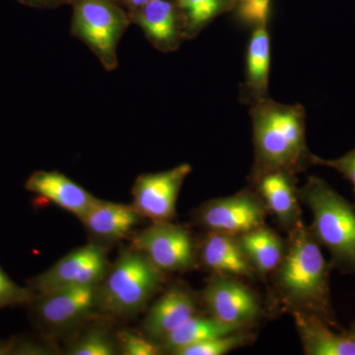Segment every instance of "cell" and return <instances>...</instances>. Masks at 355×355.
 <instances>
[{
    "label": "cell",
    "instance_id": "6da1fadb",
    "mask_svg": "<svg viewBox=\"0 0 355 355\" xmlns=\"http://www.w3.org/2000/svg\"><path fill=\"white\" fill-rule=\"evenodd\" d=\"M330 261L304 221L287 233L286 251L272 273L279 305L289 312L310 313L342 330L331 302Z\"/></svg>",
    "mask_w": 355,
    "mask_h": 355
},
{
    "label": "cell",
    "instance_id": "7a4b0ae2",
    "mask_svg": "<svg viewBox=\"0 0 355 355\" xmlns=\"http://www.w3.org/2000/svg\"><path fill=\"white\" fill-rule=\"evenodd\" d=\"M250 116L254 144L250 180L268 172L297 175L312 165L302 105L282 104L268 97L250 107Z\"/></svg>",
    "mask_w": 355,
    "mask_h": 355
},
{
    "label": "cell",
    "instance_id": "3957f363",
    "mask_svg": "<svg viewBox=\"0 0 355 355\" xmlns=\"http://www.w3.org/2000/svg\"><path fill=\"white\" fill-rule=\"evenodd\" d=\"M299 198L312 212L311 233L331 254V268L355 275V207L322 178L311 176Z\"/></svg>",
    "mask_w": 355,
    "mask_h": 355
},
{
    "label": "cell",
    "instance_id": "277c9868",
    "mask_svg": "<svg viewBox=\"0 0 355 355\" xmlns=\"http://www.w3.org/2000/svg\"><path fill=\"white\" fill-rule=\"evenodd\" d=\"M165 280L166 273L146 254L132 247L123 250L99 284L100 311L116 318L135 316L146 309Z\"/></svg>",
    "mask_w": 355,
    "mask_h": 355
},
{
    "label": "cell",
    "instance_id": "5b68a950",
    "mask_svg": "<svg viewBox=\"0 0 355 355\" xmlns=\"http://www.w3.org/2000/svg\"><path fill=\"white\" fill-rule=\"evenodd\" d=\"M70 35L92 51L107 71L119 67L118 49L132 25L118 0H73Z\"/></svg>",
    "mask_w": 355,
    "mask_h": 355
},
{
    "label": "cell",
    "instance_id": "8992f818",
    "mask_svg": "<svg viewBox=\"0 0 355 355\" xmlns=\"http://www.w3.org/2000/svg\"><path fill=\"white\" fill-rule=\"evenodd\" d=\"M130 243L166 275L188 272L198 266V243L191 231L171 221L153 222L132 234Z\"/></svg>",
    "mask_w": 355,
    "mask_h": 355
},
{
    "label": "cell",
    "instance_id": "52a82bcc",
    "mask_svg": "<svg viewBox=\"0 0 355 355\" xmlns=\"http://www.w3.org/2000/svg\"><path fill=\"white\" fill-rule=\"evenodd\" d=\"M200 299L209 316L239 330H251L263 315L260 296L238 277L212 275Z\"/></svg>",
    "mask_w": 355,
    "mask_h": 355
},
{
    "label": "cell",
    "instance_id": "ba28073f",
    "mask_svg": "<svg viewBox=\"0 0 355 355\" xmlns=\"http://www.w3.org/2000/svg\"><path fill=\"white\" fill-rule=\"evenodd\" d=\"M268 210L258 193L244 189L229 197L202 203L193 218L205 232L240 236L266 224Z\"/></svg>",
    "mask_w": 355,
    "mask_h": 355
},
{
    "label": "cell",
    "instance_id": "9c48e42d",
    "mask_svg": "<svg viewBox=\"0 0 355 355\" xmlns=\"http://www.w3.org/2000/svg\"><path fill=\"white\" fill-rule=\"evenodd\" d=\"M98 288L99 286L71 287L39 294L30 305L44 330L69 333L85 324L100 311Z\"/></svg>",
    "mask_w": 355,
    "mask_h": 355
},
{
    "label": "cell",
    "instance_id": "30bf717a",
    "mask_svg": "<svg viewBox=\"0 0 355 355\" xmlns=\"http://www.w3.org/2000/svg\"><path fill=\"white\" fill-rule=\"evenodd\" d=\"M109 268L106 248L90 243L76 248L30 280L29 287L39 295L71 287L99 286Z\"/></svg>",
    "mask_w": 355,
    "mask_h": 355
},
{
    "label": "cell",
    "instance_id": "8fae6325",
    "mask_svg": "<svg viewBox=\"0 0 355 355\" xmlns=\"http://www.w3.org/2000/svg\"><path fill=\"white\" fill-rule=\"evenodd\" d=\"M191 172V166L183 163L166 171L139 175L132 189L133 209L153 222L172 221L180 191Z\"/></svg>",
    "mask_w": 355,
    "mask_h": 355
},
{
    "label": "cell",
    "instance_id": "7c38bea8",
    "mask_svg": "<svg viewBox=\"0 0 355 355\" xmlns=\"http://www.w3.org/2000/svg\"><path fill=\"white\" fill-rule=\"evenodd\" d=\"M132 24L137 26L156 50L176 51L186 41L184 22L176 0H154L128 11Z\"/></svg>",
    "mask_w": 355,
    "mask_h": 355
},
{
    "label": "cell",
    "instance_id": "4fadbf2b",
    "mask_svg": "<svg viewBox=\"0 0 355 355\" xmlns=\"http://www.w3.org/2000/svg\"><path fill=\"white\" fill-rule=\"evenodd\" d=\"M250 181L268 212L286 233L302 223L296 175L284 171L268 172Z\"/></svg>",
    "mask_w": 355,
    "mask_h": 355
},
{
    "label": "cell",
    "instance_id": "5bb4252c",
    "mask_svg": "<svg viewBox=\"0 0 355 355\" xmlns=\"http://www.w3.org/2000/svg\"><path fill=\"white\" fill-rule=\"evenodd\" d=\"M198 299L190 287L174 284L149 308L144 322L146 336L158 343L198 314Z\"/></svg>",
    "mask_w": 355,
    "mask_h": 355
},
{
    "label": "cell",
    "instance_id": "9a60e30c",
    "mask_svg": "<svg viewBox=\"0 0 355 355\" xmlns=\"http://www.w3.org/2000/svg\"><path fill=\"white\" fill-rule=\"evenodd\" d=\"M144 217L132 205L98 198L80 218L92 244L106 248L125 239Z\"/></svg>",
    "mask_w": 355,
    "mask_h": 355
},
{
    "label": "cell",
    "instance_id": "2e32d148",
    "mask_svg": "<svg viewBox=\"0 0 355 355\" xmlns=\"http://www.w3.org/2000/svg\"><path fill=\"white\" fill-rule=\"evenodd\" d=\"M198 265L212 275L253 279L257 275L238 236L207 232L198 244Z\"/></svg>",
    "mask_w": 355,
    "mask_h": 355
},
{
    "label": "cell",
    "instance_id": "e0dca14e",
    "mask_svg": "<svg viewBox=\"0 0 355 355\" xmlns=\"http://www.w3.org/2000/svg\"><path fill=\"white\" fill-rule=\"evenodd\" d=\"M270 35L268 25L253 28L246 53L244 83L240 89V101L247 106L270 97Z\"/></svg>",
    "mask_w": 355,
    "mask_h": 355
},
{
    "label": "cell",
    "instance_id": "ac0fdd59",
    "mask_svg": "<svg viewBox=\"0 0 355 355\" xmlns=\"http://www.w3.org/2000/svg\"><path fill=\"white\" fill-rule=\"evenodd\" d=\"M304 354L307 355H355V336L338 330L322 318L310 313H291Z\"/></svg>",
    "mask_w": 355,
    "mask_h": 355
},
{
    "label": "cell",
    "instance_id": "d6986e66",
    "mask_svg": "<svg viewBox=\"0 0 355 355\" xmlns=\"http://www.w3.org/2000/svg\"><path fill=\"white\" fill-rule=\"evenodd\" d=\"M25 188L71 212L79 219L98 200L80 184L58 171L34 172L26 181Z\"/></svg>",
    "mask_w": 355,
    "mask_h": 355
},
{
    "label": "cell",
    "instance_id": "ffe728a7",
    "mask_svg": "<svg viewBox=\"0 0 355 355\" xmlns=\"http://www.w3.org/2000/svg\"><path fill=\"white\" fill-rule=\"evenodd\" d=\"M254 272L266 277L275 272L286 251V240L266 224L238 236Z\"/></svg>",
    "mask_w": 355,
    "mask_h": 355
},
{
    "label": "cell",
    "instance_id": "44dd1931",
    "mask_svg": "<svg viewBox=\"0 0 355 355\" xmlns=\"http://www.w3.org/2000/svg\"><path fill=\"white\" fill-rule=\"evenodd\" d=\"M239 329L218 321L211 316H200L196 315L179 328L168 334L162 340L157 343L162 354H172L173 352L189 345L216 338V336L228 335L235 333Z\"/></svg>",
    "mask_w": 355,
    "mask_h": 355
},
{
    "label": "cell",
    "instance_id": "7402d4cb",
    "mask_svg": "<svg viewBox=\"0 0 355 355\" xmlns=\"http://www.w3.org/2000/svg\"><path fill=\"white\" fill-rule=\"evenodd\" d=\"M238 0H176L186 41L197 38L216 18L234 10Z\"/></svg>",
    "mask_w": 355,
    "mask_h": 355
},
{
    "label": "cell",
    "instance_id": "603a6c76",
    "mask_svg": "<svg viewBox=\"0 0 355 355\" xmlns=\"http://www.w3.org/2000/svg\"><path fill=\"white\" fill-rule=\"evenodd\" d=\"M120 354L116 336L102 324H93L69 343L65 354L114 355Z\"/></svg>",
    "mask_w": 355,
    "mask_h": 355
},
{
    "label": "cell",
    "instance_id": "cb8c5ba5",
    "mask_svg": "<svg viewBox=\"0 0 355 355\" xmlns=\"http://www.w3.org/2000/svg\"><path fill=\"white\" fill-rule=\"evenodd\" d=\"M251 330L238 331L189 345L173 352L174 355H224L253 343Z\"/></svg>",
    "mask_w": 355,
    "mask_h": 355
},
{
    "label": "cell",
    "instance_id": "d4e9b609",
    "mask_svg": "<svg viewBox=\"0 0 355 355\" xmlns=\"http://www.w3.org/2000/svg\"><path fill=\"white\" fill-rule=\"evenodd\" d=\"M38 294L31 287L16 284L0 268V309L11 306L31 304Z\"/></svg>",
    "mask_w": 355,
    "mask_h": 355
},
{
    "label": "cell",
    "instance_id": "484cf974",
    "mask_svg": "<svg viewBox=\"0 0 355 355\" xmlns=\"http://www.w3.org/2000/svg\"><path fill=\"white\" fill-rule=\"evenodd\" d=\"M119 352L125 355H158L162 354L157 343L135 333V331L123 330L116 335Z\"/></svg>",
    "mask_w": 355,
    "mask_h": 355
},
{
    "label": "cell",
    "instance_id": "4316f807",
    "mask_svg": "<svg viewBox=\"0 0 355 355\" xmlns=\"http://www.w3.org/2000/svg\"><path fill=\"white\" fill-rule=\"evenodd\" d=\"M272 0H238L234 8L236 16L242 23L252 27L268 25Z\"/></svg>",
    "mask_w": 355,
    "mask_h": 355
},
{
    "label": "cell",
    "instance_id": "83f0119b",
    "mask_svg": "<svg viewBox=\"0 0 355 355\" xmlns=\"http://www.w3.org/2000/svg\"><path fill=\"white\" fill-rule=\"evenodd\" d=\"M312 165L326 166L342 174L352 184L355 198V148L342 157L331 159V160L323 159L313 154Z\"/></svg>",
    "mask_w": 355,
    "mask_h": 355
},
{
    "label": "cell",
    "instance_id": "f1b7e54d",
    "mask_svg": "<svg viewBox=\"0 0 355 355\" xmlns=\"http://www.w3.org/2000/svg\"><path fill=\"white\" fill-rule=\"evenodd\" d=\"M57 349L50 343H37L34 340L18 338L16 340L14 355H50L57 354Z\"/></svg>",
    "mask_w": 355,
    "mask_h": 355
},
{
    "label": "cell",
    "instance_id": "f546056e",
    "mask_svg": "<svg viewBox=\"0 0 355 355\" xmlns=\"http://www.w3.org/2000/svg\"><path fill=\"white\" fill-rule=\"evenodd\" d=\"M23 6L37 9H57L70 6L73 0H16Z\"/></svg>",
    "mask_w": 355,
    "mask_h": 355
},
{
    "label": "cell",
    "instance_id": "4dcf8cb0",
    "mask_svg": "<svg viewBox=\"0 0 355 355\" xmlns=\"http://www.w3.org/2000/svg\"><path fill=\"white\" fill-rule=\"evenodd\" d=\"M16 340L17 338L15 336L8 340H0V355H14Z\"/></svg>",
    "mask_w": 355,
    "mask_h": 355
},
{
    "label": "cell",
    "instance_id": "1f68e13d",
    "mask_svg": "<svg viewBox=\"0 0 355 355\" xmlns=\"http://www.w3.org/2000/svg\"><path fill=\"white\" fill-rule=\"evenodd\" d=\"M118 1L120 2L121 6L125 7V10L128 11L146 6V4L154 1V0H118Z\"/></svg>",
    "mask_w": 355,
    "mask_h": 355
},
{
    "label": "cell",
    "instance_id": "d6a6232c",
    "mask_svg": "<svg viewBox=\"0 0 355 355\" xmlns=\"http://www.w3.org/2000/svg\"><path fill=\"white\" fill-rule=\"evenodd\" d=\"M349 331L355 336V322L352 324V328L349 329Z\"/></svg>",
    "mask_w": 355,
    "mask_h": 355
}]
</instances>
